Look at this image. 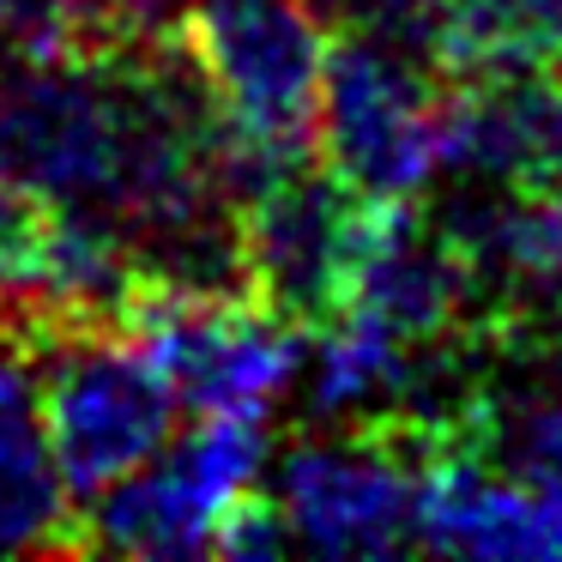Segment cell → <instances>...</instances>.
<instances>
[{
  "instance_id": "9",
  "label": "cell",
  "mask_w": 562,
  "mask_h": 562,
  "mask_svg": "<svg viewBox=\"0 0 562 562\" xmlns=\"http://www.w3.org/2000/svg\"><path fill=\"white\" fill-rule=\"evenodd\" d=\"M448 448H465L502 472L562 484V363L526 357L514 369H484Z\"/></svg>"
},
{
  "instance_id": "12",
  "label": "cell",
  "mask_w": 562,
  "mask_h": 562,
  "mask_svg": "<svg viewBox=\"0 0 562 562\" xmlns=\"http://www.w3.org/2000/svg\"><path fill=\"white\" fill-rule=\"evenodd\" d=\"M333 37H363L448 74V0H308Z\"/></svg>"
},
{
  "instance_id": "4",
  "label": "cell",
  "mask_w": 562,
  "mask_h": 562,
  "mask_svg": "<svg viewBox=\"0 0 562 562\" xmlns=\"http://www.w3.org/2000/svg\"><path fill=\"white\" fill-rule=\"evenodd\" d=\"M441 122H448L441 67L363 37H339L327 49L315 151L363 200L400 206L424 194L441 176Z\"/></svg>"
},
{
  "instance_id": "15",
  "label": "cell",
  "mask_w": 562,
  "mask_h": 562,
  "mask_svg": "<svg viewBox=\"0 0 562 562\" xmlns=\"http://www.w3.org/2000/svg\"><path fill=\"white\" fill-rule=\"evenodd\" d=\"M74 19L67 0H0V61L13 55H67Z\"/></svg>"
},
{
  "instance_id": "7",
  "label": "cell",
  "mask_w": 562,
  "mask_h": 562,
  "mask_svg": "<svg viewBox=\"0 0 562 562\" xmlns=\"http://www.w3.org/2000/svg\"><path fill=\"white\" fill-rule=\"evenodd\" d=\"M381 200H363L321 158L272 176L243 200V279L272 321L321 333L351 303L357 255Z\"/></svg>"
},
{
  "instance_id": "10",
  "label": "cell",
  "mask_w": 562,
  "mask_h": 562,
  "mask_svg": "<svg viewBox=\"0 0 562 562\" xmlns=\"http://www.w3.org/2000/svg\"><path fill=\"white\" fill-rule=\"evenodd\" d=\"M448 74H562V0H448Z\"/></svg>"
},
{
  "instance_id": "13",
  "label": "cell",
  "mask_w": 562,
  "mask_h": 562,
  "mask_svg": "<svg viewBox=\"0 0 562 562\" xmlns=\"http://www.w3.org/2000/svg\"><path fill=\"white\" fill-rule=\"evenodd\" d=\"M55 231H61V212L0 170V303L49 291Z\"/></svg>"
},
{
  "instance_id": "6",
  "label": "cell",
  "mask_w": 562,
  "mask_h": 562,
  "mask_svg": "<svg viewBox=\"0 0 562 562\" xmlns=\"http://www.w3.org/2000/svg\"><path fill=\"white\" fill-rule=\"evenodd\" d=\"M267 472L260 417H200L188 436H170L139 472L79 508V550L115 557H200L212 550L218 514Z\"/></svg>"
},
{
  "instance_id": "8",
  "label": "cell",
  "mask_w": 562,
  "mask_h": 562,
  "mask_svg": "<svg viewBox=\"0 0 562 562\" xmlns=\"http://www.w3.org/2000/svg\"><path fill=\"white\" fill-rule=\"evenodd\" d=\"M417 550L562 562V484L502 472L465 448H436L417 490Z\"/></svg>"
},
{
  "instance_id": "14",
  "label": "cell",
  "mask_w": 562,
  "mask_h": 562,
  "mask_svg": "<svg viewBox=\"0 0 562 562\" xmlns=\"http://www.w3.org/2000/svg\"><path fill=\"white\" fill-rule=\"evenodd\" d=\"M284 544H296V538H291V520H284L279 496H272V490H260V484H248L243 496H236L231 508L218 514V532H212V550H224V557H243V562L279 557Z\"/></svg>"
},
{
  "instance_id": "2",
  "label": "cell",
  "mask_w": 562,
  "mask_h": 562,
  "mask_svg": "<svg viewBox=\"0 0 562 562\" xmlns=\"http://www.w3.org/2000/svg\"><path fill=\"white\" fill-rule=\"evenodd\" d=\"M182 49L218 115L272 164H308L321 115L327 25L308 0H188Z\"/></svg>"
},
{
  "instance_id": "1",
  "label": "cell",
  "mask_w": 562,
  "mask_h": 562,
  "mask_svg": "<svg viewBox=\"0 0 562 562\" xmlns=\"http://www.w3.org/2000/svg\"><path fill=\"white\" fill-rule=\"evenodd\" d=\"M43 436L61 465L74 508H86L115 477L139 472L176 436V387L127 327L61 321L43 303L37 333Z\"/></svg>"
},
{
  "instance_id": "11",
  "label": "cell",
  "mask_w": 562,
  "mask_h": 562,
  "mask_svg": "<svg viewBox=\"0 0 562 562\" xmlns=\"http://www.w3.org/2000/svg\"><path fill=\"white\" fill-rule=\"evenodd\" d=\"M7 550H74L79 557V508L61 484L55 453L0 465V557Z\"/></svg>"
},
{
  "instance_id": "3",
  "label": "cell",
  "mask_w": 562,
  "mask_h": 562,
  "mask_svg": "<svg viewBox=\"0 0 562 562\" xmlns=\"http://www.w3.org/2000/svg\"><path fill=\"white\" fill-rule=\"evenodd\" d=\"M436 441L393 417L308 424L272 465V496L296 544L339 557L417 550V490Z\"/></svg>"
},
{
  "instance_id": "5",
  "label": "cell",
  "mask_w": 562,
  "mask_h": 562,
  "mask_svg": "<svg viewBox=\"0 0 562 562\" xmlns=\"http://www.w3.org/2000/svg\"><path fill=\"white\" fill-rule=\"evenodd\" d=\"M122 327L151 351L176 405L194 417H260L303 375V333L236 291H158L139 284Z\"/></svg>"
}]
</instances>
